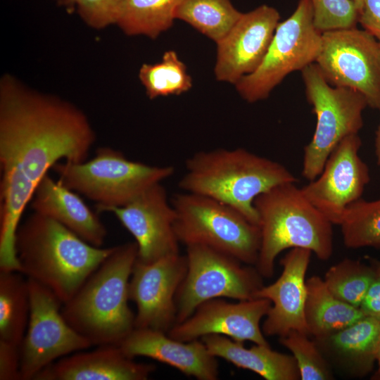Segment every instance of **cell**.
I'll list each match as a JSON object with an SVG mask.
<instances>
[{"label":"cell","mask_w":380,"mask_h":380,"mask_svg":"<svg viewBox=\"0 0 380 380\" xmlns=\"http://www.w3.org/2000/svg\"><path fill=\"white\" fill-rule=\"evenodd\" d=\"M96 140L87 115L57 96L0 81V270L19 271L15 234L34 190L64 160H87Z\"/></svg>","instance_id":"1"},{"label":"cell","mask_w":380,"mask_h":380,"mask_svg":"<svg viewBox=\"0 0 380 380\" xmlns=\"http://www.w3.org/2000/svg\"><path fill=\"white\" fill-rule=\"evenodd\" d=\"M15 251L20 272L49 289L63 303L111 253L58 222L33 212L18 226Z\"/></svg>","instance_id":"2"},{"label":"cell","mask_w":380,"mask_h":380,"mask_svg":"<svg viewBox=\"0 0 380 380\" xmlns=\"http://www.w3.org/2000/svg\"><path fill=\"white\" fill-rule=\"evenodd\" d=\"M298 179L284 165L245 148H217L194 153L186 161L179 187L224 203L258 225L257 196Z\"/></svg>","instance_id":"3"},{"label":"cell","mask_w":380,"mask_h":380,"mask_svg":"<svg viewBox=\"0 0 380 380\" xmlns=\"http://www.w3.org/2000/svg\"><path fill=\"white\" fill-rule=\"evenodd\" d=\"M137 258L135 241L114 246L72 298L63 304L66 322L92 346L119 345L135 328L128 289Z\"/></svg>","instance_id":"4"},{"label":"cell","mask_w":380,"mask_h":380,"mask_svg":"<svg viewBox=\"0 0 380 380\" xmlns=\"http://www.w3.org/2000/svg\"><path fill=\"white\" fill-rule=\"evenodd\" d=\"M260 230L255 268L271 277L278 255L288 248L310 250L322 260L333 253V224L304 196L296 183L279 184L254 201Z\"/></svg>","instance_id":"5"},{"label":"cell","mask_w":380,"mask_h":380,"mask_svg":"<svg viewBox=\"0 0 380 380\" xmlns=\"http://www.w3.org/2000/svg\"><path fill=\"white\" fill-rule=\"evenodd\" d=\"M52 170L70 189L94 201L96 211L122 207L175 172L172 166H155L127 159L109 147L96 150L82 163L58 162Z\"/></svg>","instance_id":"6"},{"label":"cell","mask_w":380,"mask_h":380,"mask_svg":"<svg viewBox=\"0 0 380 380\" xmlns=\"http://www.w3.org/2000/svg\"><path fill=\"white\" fill-rule=\"evenodd\" d=\"M175 230L186 247L203 246L255 265L260 247L259 226L235 208L201 194H176Z\"/></svg>","instance_id":"7"},{"label":"cell","mask_w":380,"mask_h":380,"mask_svg":"<svg viewBox=\"0 0 380 380\" xmlns=\"http://www.w3.org/2000/svg\"><path fill=\"white\" fill-rule=\"evenodd\" d=\"M301 74L307 99L317 118L303 158L302 175L312 181L319 175L333 149L346 137L358 134L368 104L360 92L331 85L315 63L303 69Z\"/></svg>","instance_id":"8"},{"label":"cell","mask_w":380,"mask_h":380,"mask_svg":"<svg viewBox=\"0 0 380 380\" xmlns=\"http://www.w3.org/2000/svg\"><path fill=\"white\" fill-rule=\"evenodd\" d=\"M322 44L311 1L298 0L292 15L277 25L259 67L234 84L238 93L248 103L266 99L289 74L315 63Z\"/></svg>","instance_id":"9"},{"label":"cell","mask_w":380,"mask_h":380,"mask_svg":"<svg viewBox=\"0 0 380 380\" xmlns=\"http://www.w3.org/2000/svg\"><path fill=\"white\" fill-rule=\"evenodd\" d=\"M187 270L176 295L177 322L189 318L203 303L215 298H255L263 286L256 268L203 246H186Z\"/></svg>","instance_id":"10"},{"label":"cell","mask_w":380,"mask_h":380,"mask_svg":"<svg viewBox=\"0 0 380 380\" xmlns=\"http://www.w3.org/2000/svg\"><path fill=\"white\" fill-rule=\"evenodd\" d=\"M30 310L20 345L21 380H34L45 367L91 343L75 331L61 312L63 303L48 288L27 279Z\"/></svg>","instance_id":"11"},{"label":"cell","mask_w":380,"mask_h":380,"mask_svg":"<svg viewBox=\"0 0 380 380\" xmlns=\"http://www.w3.org/2000/svg\"><path fill=\"white\" fill-rule=\"evenodd\" d=\"M332 86L362 94L368 106L380 107V44L366 30L340 29L322 33L315 61Z\"/></svg>","instance_id":"12"},{"label":"cell","mask_w":380,"mask_h":380,"mask_svg":"<svg viewBox=\"0 0 380 380\" xmlns=\"http://www.w3.org/2000/svg\"><path fill=\"white\" fill-rule=\"evenodd\" d=\"M361 146L358 134L343 139L329 154L319 175L300 188L333 224H340L347 208L361 198L370 180L368 166L359 156Z\"/></svg>","instance_id":"13"},{"label":"cell","mask_w":380,"mask_h":380,"mask_svg":"<svg viewBox=\"0 0 380 380\" xmlns=\"http://www.w3.org/2000/svg\"><path fill=\"white\" fill-rule=\"evenodd\" d=\"M187 270L179 253L151 263L136 260L129 281V299L137 306L135 328L167 332L177 322L175 298Z\"/></svg>","instance_id":"14"},{"label":"cell","mask_w":380,"mask_h":380,"mask_svg":"<svg viewBox=\"0 0 380 380\" xmlns=\"http://www.w3.org/2000/svg\"><path fill=\"white\" fill-rule=\"evenodd\" d=\"M105 212L113 213L134 236L137 261L151 263L179 253L175 211L161 183L151 186L127 204Z\"/></svg>","instance_id":"15"},{"label":"cell","mask_w":380,"mask_h":380,"mask_svg":"<svg viewBox=\"0 0 380 380\" xmlns=\"http://www.w3.org/2000/svg\"><path fill=\"white\" fill-rule=\"evenodd\" d=\"M271 305L270 300L262 298L237 303L222 298L209 300L201 304L189 318L176 323L167 334L182 341L220 334L236 341L269 345L260 324Z\"/></svg>","instance_id":"16"},{"label":"cell","mask_w":380,"mask_h":380,"mask_svg":"<svg viewBox=\"0 0 380 380\" xmlns=\"http://www.w3.org/2000/svg\"><path fill=\"white\" fill-rule=\"evenodd\" d=\"M277 10L261 5L241 14L229 32L217 42L216 79L235 84L262 63L279 23Z\"/></svg>","instance_id":"17"},{"label":"cell","mask_w":380,"mask_h":380,"mask_svg":"<svg viewBox=\"0 0 380 380\" xmlns=\"http://www.w3.org/2000/svg\"><path fill=\"white\" fill-rule=\"evenodd\" d=\"M312 253L307 248H291L281 260L283 270L279 277L257 291L255 298L272 303L262 327L264 335L281 337L293 330L309 334L305 318V277Z\"/></svg>","instance_id":"18"},{"label":"cell","mask_w":380,"mask_h":380,"mask_svg":"<svg viewBox=\"0 0 380 380\" xmlns=\"http://www.w3.org/2000/svg\"><path fill=\"white\" fill-rule=\"evenodd\" d=\"M118 346L132 358L147 357L198 380H216L219 377L217 357L201 338L182 341L162 331L134 328Z\"/></svg>","instance_id":"19"},{"label":"cell","mask_w":380,"mask_h":380,"mask_svg":"<svg viewBox=\"0 0 380 380\" xmlns=\"http://www.w3.org/2000/svg\"><path fill=\"white\" fill-rule=\"evenodd\" d=\"M155 371L153 364L135 362L118 345H103L55 361L34 380H146Z\"/></svg>","instance_id":"20"},{"label":"cell","mask_w":380,"mask_h":380,"mask_svg":"<svg viewBox=\"0 0 380 380\" xmlns=\"http://www.w3.org/2000/svg\"><path fill=\"white\" fill-rule=\"evenodd\" d=\"M30 206L33 212L61 224L89 244L101 247L107 229L98 214L78 194L48 174L37 186Z\"/></svg>","instance_id":"21"},{"label":"cell","mask_w":380,"mask_h":380,"mask_svg":"<svg viewBox=\"0 0 380 380\" xmlns=\"http://www.w3.org/2000/svg\"><path fill=\"white\" fill-rule=\"evenodd\" d=\"M380 322L365 316L332 334L315 338L329 362L343 374L355 377L369 373L376 360Z\"/></svg>","instance_id":"22"},{"label":"cell","mask_w":380,"mask_h":380,"mask_svg":"<svg viewBox=\"0 0 380 380\" xmlns=\"http://www.w3.org/2000/svg\"><path fill=\"white\" fill-rule=\"evenodd\" d=\"M201 339L215 357L252 371L265 379H300L294 357L273 350L270 345L255 344L248 348L244 347L243 342L220 334L206 335Z\"/></svg>","instance_id":"23"},{"label":"cell","mask_w":380,"mask_h":380,"mask_svg":"<svg viewBox=\"0 0 380 380\" xmlns=\"http://www.w3.org/2000/svg\"><path fill=\"white\" fill-rule=\"evenodd\" d=\"M306 288L305 322L308 334L315 338L336 333L365 316L360 308L334 296L319 277L308 279Z\"/></svg>","instance_id":"24"},{"label":"cell","mask_w":380,"mask_h":380,"mask_svg":"<svg viewBox=\"0 0 380 380\" xmlns=\"http://www.w3.org/2000/svg\"><path fill=\"white\" fill-rule=\"evenodd\" d=\"M30 310L27 278L19 271H0V340L20 346Z\"/></svg>","instance_id":"25"},{"label":"cell","mask_w":380,"mask_h":380,"mask_svg":"<svg viewBox=\"0 0 380 380\" xmlns=\"http://www.w3.org/2000/svg\"><path fill=\"white\" fill-rule=\"evenodd\" d=\"M182 0H127L116 25L129 36L157 38L170 29Z\"/></svg>","instance_id":"26"},{"label":"cell","mask_w":380,"mask_h":380,"mask_svg":"<svg viewBox=\"0 0 380 380\" xmlns=\"http://www.w3.org/2000/svg\"><path fill=\"white\" fill-rule=\"evenodd\" d=\"M242 13L231 0H182L175 19L186 22L215 43L232 28Z\"/></svg>","instance_id":"27"},{"label":"cell","mask_w":380,"mask_h":380,"mask_svg":"<svg viewBox=\"0 0 380 380\" xmlns=\"http://www.w3.org/2000/svg\"><path fill=\"white\" fill-rule=\"evenodd\" d=\"M139 78L150 99L179 95L192 87V80L187 73L186 65L173 50L165 51L159 63L143 64L139 71Z\"/></svg>","instance_id":"28"},{"label":"cell","mask_w":380,"mask_h":380,"mask_svg":"<svg viewBox=\"0 0 380 380\" xmlns=\"http://www.w3.org/2000/svg\"><path fill=\"white\" fill-rule=\"evenodd\" d=\"M339 226L347 248L380 247V198L351 203Z\"/></svg>","instance_id":"29"},{"label":"cell","mask_w":380,"mask_h":380,"mask_svg":"<svg viewBox=\"0 0 380 380\" xmlns=\"http://www.w3.org/2000/svg\"><path fill=\"white\" fill-rule=\"evenodd\" d=\"M377 274L373 267L358 260L345 259L331 266L324 281L337 298L360 308L364 297Z\"/></svg>","instance_id":"30"},{"label":"cell","mask_w":380,"mask_h":380,"mask_svg":"<svg viewBox=\"0 0 380 380\" xmlns=\"http://www.w3.org/2000/svg\"><path fill=\"white\" fill-rule=\"evenodd\" d=\"M307 334L293 330L280 337L281 345L294 357L302 380H329L334 376L331 367L324 358L315 342Z\"/></svg>","instance_id":"31"},{"label":"cell","mask_w":380,"mask_h":380,"mask_svg":"<svg viewBox=\"0 0 380 380\" xmlns=\"http://www.w3.org/2000/svg\"><path fill=\"white\" fill-rule=\"evenodd\" d=\"M313 23L321 33L356 27L359 11L353 0H310Z\"/></svg>","instance_id":"32"},{"label":"cell","mask_w":380,"mask_h":380,"mask_svg":"<svg viewBox=\"0 0 380 380\" xmlns=\"http://www.w3.org/2000/svg\"><path fill=\"white\" fill-rule=\"evenodd\" d=\"M127 0H80L77 11L89 27L99 30L116 24Z\"/></svg>","instance_id":"33"},{"label":"cell","mask_w":380,"mask_h":380,"mask_svg":"<svg viewBox=\"0 0 380 380\" xmlns=\"http://www.w3.org/2000/svg\"><path fill=\"white\" fill-rule=\"evenodd\" d=\"M0 380H21L20 346L1 340Z\"/></svg>","instance_id":"34"},{"label":"cell","mask_w":380,"mask_h":380,"mask_svg":"<svg viewBox=\"0 0 380 380\" xmlns=\"http://www.w3.org/2000/svg\"><path fill=\"white\" fill-rule=\"evenodd\" d=\"M358 22L380 44V0H364Z\"/></svg>","instance_id":"35"},{"label":"cell","mask_w":380,"mask_h":380,"mask_svg":"<svg viewBox=\"0 0 380 380\" xmlns=\"http://www.w3.org/2000/svg\"><path fill=\"white\" fill-rule=\"evenodd\" d=\"M360 308L365 316L380 322V274H377L369 287Z\"/></svg>","instance_id":"36"},{"label":"cell","mask_w":380,"mask_h":380,"mask_svg":"<svg viewBox=\"0 0 380 380\" xmlns=\"http://www.w3.org/2000/svg\"><path fill=\"white\" fill-rule=\"evenodd\" d=\"M80 0H56L59 6L64 7L67 11L72 13L79 3Z\"/></svg>","instance_id":"37"},{"label":"cell","mask_w":380,"mask_h":380,"mask_svg":"<svg viewBox=\"0 0 380 380\" xmlns=\"http://www.w3.org/2000/svg\"><path fill=\"white\" fill-rule=\"evenodd\" d=\"M379 110L380 111V107ZM375 153H376V156L377 159V163L380 166V122L376 132Z\"/></svg>","instance_id":"38"},{"label":"cell","mask_w":380,"mask_h":380,"mask_svg":"<svg viewBox=\"0 0 380 380\" xmlns=\"http://www.w3.org/2000/svg\"><path fill=\"white\" fill-rule=\"evenodd\" d=\"M376 361L378 362V365H379L378 375L380 376V334H379V342H378Z\"/></svg>","instance_id":"39"},{"label":"cell","mask_w":380,"mask_h":380,"mask_svg":"<svg viewBox=\"0 0 380 380\" xmlns=\"http://www.w3.org/2000/svg\"><path fill=\"white\" fill-rule=\"evenodd\" d=\"M354 1V3L355 4L358 11H359V14L362 8V6H363V4H364V0H353Z\"/></svg>","instance_id":"40"},{"label":"cell","mask_w":380,"mask_h":380,"mask_svg":"<svg viewBox=\"0 0 380 380\" xmlns=\"http://www.w3.org/2000/svg\"><path fill=\"white\" fill-rule=\"evenodd\" d=\"M372 266L374 268L376 274H380V262L374 261Z\"/></svg>","instance_id":"41"}]
</instances>
